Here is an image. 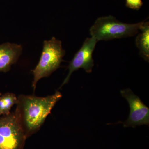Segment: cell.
Returning <instances> with one entry per match:
<instances>
[{
  "label": "cell",
  "mask_w": 149,
  "mask_h": 149,
  "mask_svg": "<svg viewBox=\"0 0 149 149\" xmlns=\"http://www.w3.org/2000/svg\"><path fill=\"white\" fill-rule=\"evenodd\" d=\"M62 97L61 93L57 91L45 97L23 95L17 97L15 113L26 138L40 130Z\"/></svg>",
  "instance_id": "1"
},
{
  "label": "cell",
  "mask_w": 149,
  "mask_h": 149,
  "mask_svg": "<svg viewBox=\"0 0 149 149\" xmlns=\"http://www.w3.org/2000/svg\"><path fill=\"white\" fill-rule=\"evenodd\" d=\"M143 23L127 24L111 15L102 17L97 19L91 27L90 34L98 42L133 37L138 34Z\"/></svg>",
  "instance_id": "2"
},
{
  "label": "cell",
  "mask_w": 149,
  "mask_h": 149,
  "mask_svg": "<svg viewBox=\"0 0 149 149\" xmlns=\"http://www.w3.org/2000/svg\"><path fill=\"white\" fill-rule=\"evenodd\" d=\"M65 54L60 40L54 37L50 40L44 41L40 60L35 68L32 70L34 76L32 83L34 91L40 79L49 77L60 67Z\"/></svg>",
  "instance_id": "3"
},
{
  "label": "cell",
  "mask_w": 149,
  "mask_h": 149,
  "mask_svg": "<svg viewBox=\"0 0 149 149\" xmlns=\"http://www.w3.org/2000/svg\"><path fill=\"white\" fill-rule=\"evenodd\" d=\"M26 139L15 112L0 117V149H22Z\"/></svg>",
  "instance_id": "4"
},
{
  "label": "cell",
  "mask_w": 149,
  "mask_h": 149,
  "mask_svg": "<svg viewBox=\"0 0 149 149\" xmlns=\"http://www.w3.org/2000/svg\"><path fill=\"white\" fill-rule=\"evenodd\" d=\"M98 41L93 37L85 39L83 45L76 53L68 66V72L61 86L68 83L70 76L73 72L80 68H83L88 73L92 72L94 65L93 58V51Z\"/></svg>",
  "instance_id": "5"
},
{
  "label": "cell",
  "mask_w": 149,
  "mask_h": 149,
  "mask_svg": "<svg viewBox=\"0 0 149 149\" xmlns=\"http://www.w3.org/2000/svg\"><path fill=\"white\" fill-rule=\"evenodd\" d=\"M120 94L127 100L130 108V114L128 119L125 122L122 123L124 127L135 128L138 125H149V108L130 89L121 90Z\"/></svg>",
  "instance_id": "6"
},
{
  "label": "cell",
  "mask_w": 149,
  "mask_h": 149,
  "mask_svg": "<svg viewBox=\"0 0 149 149\" xmlns=\"http://www.w3.org/2000/svg\"><path fill=\"white\" fill-rule=\"evenodd\" d=\"M22 51L21 45L7 42L0 45V72H6L17 62Z\"/></svg>",
  "instance_id": "7"
},
{
  "label": "cell",
  "mask_w": 149,
  "mask_h": 149,
  "mask_svg": "<svg viewBox=\"0 0 149 149\" xmlns=\"http://www.w3.org/2000/svg\"><path fill=\"white\" fill-rule=\"evenodd\" d=\"M141 32L136 37V45L139 49V54L142 57L149 62V23L148 21L143 22L140 28Z\"/></svg>",
  "instance_id": "8"
},
{
  "label": "cell",
  "mask_w": 149,
  "mask_h": 149,
  "mask_svg": "<svg viewBox=\"0 0 149 149\" xmlns=\"http://www.w3.org/2000/svg\"><path fill=\"white\" fill-rule=\"evenodd\" d=\"M17 97L15 94L7 93L0 98V115L6 116L10 113V110L17 104Z\"/></svg>",
  "instance_id": "9"
},
{
  "label": "cell",
  "mask_w": 149,
  "mask_h": 149,
  "mask_svg": "<svg viewBox=\"0 0 149 149\" xmlns=\"http://www.w3.org/2000/svg\"><path fill=\"white\" fill-rule=\"evenodd\" d=\"M125 6L134 10H139L143 5L142 0H125Z\"/></svg>",
  "instance_id": "10"
},
{
  "label": "cell",
  "mask_w": 149,
  "mask_h": 149,
  "mask_svg": "<svg viewBox=\"0 0 149 149\" xmlns=\"http://www.w3.org/2000/svg\"><path fill=\"white\" fill-rule=\"evenodd\" d=\"M1 94L0 93V98H1Z\"/></svg>",
  "instance_id": "11"
}]
</instances>
